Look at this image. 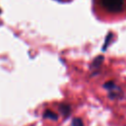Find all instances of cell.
<instances>
[{
    "label": "cell",
    "mask_w": 126,
    "mask_h": 126,
    "mask_svg": "<svg viewBox=\"0 0 126 126\" xmlns=\"http://www.w3.org/2000/svg\"><path fill=\"white\" fill-rule=\"evenodd\" d=\"M94 12L101 21H121L126 18V0H93Z\"/></svg>",
    "instance_id": "6da1fadb"
}]
</instances>
